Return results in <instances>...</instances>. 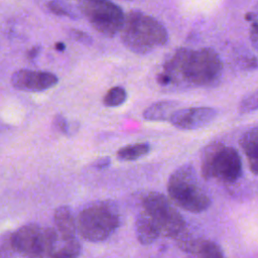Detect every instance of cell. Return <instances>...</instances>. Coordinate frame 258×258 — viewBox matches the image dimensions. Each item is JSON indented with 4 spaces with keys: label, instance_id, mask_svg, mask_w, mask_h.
Instances as JSON below:
<instances>
[{
    "label": "cell",
    "instance_id": "cell-1",
    "mask_svg": "<svg viewBox=\"0 0 258 258\" xmlns=\"http://www.w3.org/2000/svg\"><path fill=\"white\" fill-rule=\"evenodd\" d=\"M222 72V59L213 48H178L165 61L157 82L165 87L209 88L219 83Z\"/></svg>",
    "mask_w": 258,
    "mask_h": 258
},
{
    "label": "cell",
    "instance_id": "cell-2",
    "mask_svg": "<svg viewBox=\"0 0 258 258\" xmlns=\"http://www.w3.org/2000/svg\"><path fill=\"white\" fill-rule=\"evenodd\" d=\"M120 34L123 44L139 54L158 49L168 41L165 26L156 18L138 10H132L125 16Z\"/></svg>",
    "mask_w": 258,
    "mask_h": 258
},
{
    "label": "cell",
    "instance_id": "cell-3",
    "mask_svg": "<svg viewBox=\"0 0 258 258\" xmlns=\"http://www.w3.org/2000/svg\"><path fill=\"white\" fill-rule=\"evenodd\" d=\"M167 191L170 199L181 209L201 213L211 205V200L200 187L195 168L185 164L172 172L168 179Z\"/></svg>",
    "mask_w": 258,
    "mask_h": 258
},
{
    "label": "cell",
    "instance_id": "cell-4",
    "mask_svg": "<svg viewBox=\"0 0 258 258\" xmlns=\"http://www.w3.org/2000/svg\"><path fill=\"white\" fill-rule=\"evenodd\" d=\"M119 226L116 209L107 202L93 203L82 210L77 229L87 240L98 242L107 239Z\"/></svg>",
    "mask_w": 258,
    "mask_h": 258
},
{
    "label": "cell",
    "instance_id": "cell-5",
    "mask_svg": "<svg viewBox=\"0 0 258 258\" xmlns=\"http://www.w3.org/2000/svg\"><path fill=\"white\" fill-rule=\"evenodd\" d=\"M201 169L205 178L233 182L241 176L242 162L235 148L214 142L205 148Z\"/></svg>",
    "mask_w": 258,
    "mask_h": 258
},
{
    "label": "cell",
    "instance_id": "cell-6",
    "mask_svg": "<svg viewBox=\"0 0 258 258\" xmlns=\"http://www.w3.org/2000/svg\"><path fill=\"white\" fill-rule=\"evenodd\" d=\"M58 239V233L51 228L28 224L11 234L14 251L27 258H45Z\"/></svg>",
    "mask_w": 258,
    "mask_h": 258
},
{
    "label": "cell",
    "instance_id": "cell-7",
    "mask_svg": "<svg viewBox=\"0 0 258 258\" xmlns=\"http://www.w3.org/2000/svg\"><path fill=\"white\" fill-rule=\"evenodd\" d=\"M80 10L93 28L107 37L120 32L124 24L123 10L110 0H81Z\"/></svg>",
    "mask_w": 258,
    "mask_h": 258
},
{
    "label": "cell",
    "instance_id": "cell-8",
    "mask_svg": "<svg viewBox=\"0 0 258 258\" xmlns=\"http://www.w3.org/2000/svg\"><path fill=\"white\" fill-rule=\"evenodd\" d=\"M144 212L152 219L159 236L177 238L184 231L181 215L159 192H151L143 200Z\"/></svg>",
    "mask_w": 258,
    "mask_h": 258
},
{
    "label": "cell",
    "instance_id": "cell-9",
    "mask_svg": "<svg viewBox=\"0 0 258 258\" xmlns=\"http://www.w3.org/2000/svg\"><path fill=\"white\" fill-rule=\"evenodd\" d=\"M217 110L211 107H190L177 109L169 122L180 130H197L208 126L217 117Z\"/></svg>",
    "mask_w": 258,
    "mask_h": 258
},
{
    "label": "cell",
    "instance_id": "cell-10",
    "mask_svg": "<svg viewBox=\"0 0 258 258\" xmlns=\"http://www.w3.org/2000/svg\"><path fill=\"white\" fill-rule=\"evenodd\" d=\"M57 77L49 72L18 70L11 77L13 88L20 91L40 92L57 84Z\"/></svg>",
    "mask_w": 258,
    "mask_h": 258
},
{
    "label": "cell",
    "instance_id": "cell-11",
    "mask_svg": "<svg viewBox=\"0 0 258 258\" xmlns=\"http://www.w3.org/2000/svg\"><path fill=\"white\" fill-rule=\"evenodd\" d=\"M240 146L247 157L251 172L258 175V127L250 128L243 133Z\"/></svg>",
    "mask_w": 258,
    "mask_h": 258
},
{
    "label": "cell",
    "instance_id": "cell-12",
    "mask_svg": "<svg viewBox=\"0 0 258 258\" xmlns=\"http://www.w3.org/2000/svg\"><path fill=\"white\" fill-rule=\"evenodd\" d=\"M54 223L57 233L62 239L76 238L77 225L69 207H58L54 212Z\"/></svg>",
    "mask_w": 258,
    "mask_h": 258
},
{
    "label": "cell",
    "instance_id": "cell-13",
    "mask_svg": "<svg viewBox=\"0 0 258 258\" xmlns=\"http://www.w3.org/2000/svg\"><path fill=\"white\" fill-rule=\"evenodd\" d=\"M177 107L178 103L172 100L155 102L144 110L143 118L147 121H169Z\"/></svg>",
    "mask_w": 258,
    "mask_h": 258
},
{
    "label": "cell",
    "instance_id": "cell-14",
    "mask_svg": "<svg viewBox=\"0 0 258 258\" xmlns=\"http://www.w3.org/2000/svg\"><path fill=\"white\" fill-rule=\"evenodd\" d=\"M136 235L138 241L143 245H149L159 237L152 219L144 211L136 219Z\"/></svg>",
    "mask_w": 258,
    "mask_h": 258
},
{
    "label": "cell",
    "instance_id": "cell-15",
    "mask_svg": "<svg viewBox=\"0 0 258 258\" xmlns=\"http://www.w3.org/2000/svg\"><path fill=\"white\" fill-rule=\"evenodd\" d=\"M61 239V242L56 240L52 249L48 252L45 258H78L81 253V245L76 238Z\"/></svg>",
    "mask_w": 258,
    "mask_h": 258
},
{
    "label": "cell",
    "instance_id": "cell-16",
    "mask_svg": "<svg viewBox=\"0 0 258 258\" xmlns=\"http://www.w3.org/2000/svg\"><path fill=\"white\" fill-rule=\"evenodd\" d=\"M150 151V145L145 142L141 143H134L130 145H126L120 148L117 151V156L121 160L125 161H132L138 158H141L148 154Z\"/></svg>",
    "mask_w": 258,
    "mask_h": 258
},
{
    "label": "cell",
    "instance_id": "cell-17",
    "mask_svg": "<svg viewBox=\"0 0 258 258\" xmlns=\"http://www.w3.org/2000/svg\"><path fill=\"white\" fill-rule=\"evenodd\" d=\"M127 99V92L123 87H112L103 98V103L107 107H118Z\"/></svg>",
    "mask_w": 258,
    "mask_h": 258
},
{
    "label": "cell",
    "instance_id": "cell-18",
    "mask_svg": "<svg viewBox=\"0 0 258 258\" xmlns=\"http://www.w3.org/2000/svg\"><path fill=\"white\" fill-rule=\"evenodd\" d=\"M238 109L241 114H248L258 110V88L241 100Z\"/></svg>",
    "mask_w": 258,
    "mask_h": 258
},
{
    "label": "cell",
    "instance_id": "cell-19",
    "mask_svg": "<svg viewBox=\"0 0 258 258\" xmlns=\"http://www.w3.org/2000/svg\"><path fill=\"white\" fill-rule=\"evenodd\" d=\"M200 258H224L220 247L211 241H204L200 251Z\"/></svg>",
    "mask_w": 258,
    "mask_h": 258
},
{
    "label": "cell",
    "instance_id": "cell-20",
    "mask_svg": "<svg viewBox=\"0 0 258 258\" xmlns=\"http://www.w3.org/2000/svg\"><path fill=\"white\" fill-rule=\"evenodd\" d=\"M47 8L50 12L57 16H66L70 18H76L77 16L74 14L73 10L70 9V7L59 0H51L47 3Z\"/></svg>",
    "mask_w": 258,
    "mask_h": 258
},
{
    "label": "cell",
    "instance_id": "cell-21",
    "mask_svg": "<svg viewBox=\"0 0 258 258\" xmlns=\"http://www.w3.org/2000/svg\"><path fill=\"white\" fill-rule=\"evenodd\" d=\"M70 35L76 41L81 42V43L86 44V45H90L93 42L92 37L87 32H85L83 30H80V29H76V28L71 29L70 30Z\"/></svg>",
    "mask_w": 258,
    "mask_h": 258
},
{
    "label": "cell",
    "instance_id": "cell-22",
    "mask_svg": "<svg viewBox=\"0 0 258 258\" xmlns=\"http://www.w3.org/2000/svg\"><path fill=\"white\" fill-rule=\"evenodd\" d=\"M246 19L250 22V33L258 35V4L246 15Z\"/></svg>",
    "mask_w": 258,
    "mask_h": 258
},
{
    "label": "cell",
    "instance_id": "cell-23",
    "mask_svg": "<svg viewBox=\"0 0 258 258\" xmlns=\"http://www.w3.org/2000/svg\"><path fill=\"white\" fill-rule=\"evenodd\" d=\"M238 63L244 68V69H256L258 67V59L254 56L251 55L250 53H246L241 55L238 58Z\"/></svg>",
    "mask_w": 258,
    "mask_h": 258
},
{
    "label": "cell",
    "instance_id": "cell-24",
    "mask_svg": "<svg viewBox=\"0 0 258 258\" xmlns=\"http://www.w3.org/2000/svg\"><path fill=\"white\" fill-rule=\"evenodd\" d=\"M13 251H14V249H13V245H12L11 234L1 238V241H0V256L1 257L9 256Z\"/></svg>",
    "mask_w": 258,
    "mask_h": 258
},
{
    "label": "cell",
    "instance_id": "cell-25",
    "mask_svg": "<svg viewBox=\"0 0 258 258\" xmlns=\"http://www.w3.org/2000/svg\"><path fill=\"white\" fill-rule=\"evenodd\" d=\"M52 125L57 131H59L63 134H67L69 132V124H68L67 120L64 119V117L59 115V114L54 116L53 121H52Z\"/></svg>",
    "mask_w": 258,
    "mask_h": 258
},
{
    "label": "cell",
    "instance_id": "cell-26",
    "mask_svg": "<svg viewBox=\"0 0 258 258\" xmlns=\"http://www.w3.org/2000/svg\"><path fill=\"white\" fill-rule=\"evenodd\" d=\"M109 164H110V158L109 157H102V158H99L98 160L95 161L94 166L98 169H103V168H106L107 166H109Z\"/></svg>",
    "mask_w": 258,
    "mask_h": 258
},
{
    "label": "cell",
    "instance_id": "cell-27",
    "mask_svg": "<svg viewBox=\"0 0 258 258\" xmlns=\"http://www.w3.org/2000/svg\"><path fill=\"white\" fill-rule=\"evenodd\" d=\"M40 52V46L39 45H35L33 47H31L27 53H26V57L29 59V60H33Z\"/></svg>",
    "mask_w": 258,
    "mask_h": 258
},
{
    "label": "cell",
    "instance_id": "cell-28",
    "mask_svg": "<svg viewBox=\"0 0 258 258\" xmlns=\"http://www.w3.org/2000/svg\"><path fill=\"white\" fill-rule=\"evenodd\" d=\"M250 40H251L253 47L258 51V35L250 33Z\"/></svg>",
    "mask_w": 258,
    "mask_h": 258
},
{
    "label": "cell",
    "instance_id": "cell-29",
    "mask_svg": "<svg viewBox=\"0 0 258 258\" xmlns=\"http://www.w3.org/2000/svg\"><path fill=\"white\" fill-rule=\"evenodd\" d=\"M54 48L58 51H63L66 49V45H64L63 42H56L54 44Z\"/></svg>",
    "mask_w": 258,
    "mask_h": 258
}]
</instances>
